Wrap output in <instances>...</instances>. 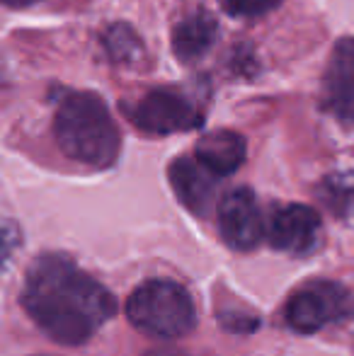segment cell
<instances>
[{
	"label": "cell",
	"mask_w": 354,
	"mask_h": 356,
	"mask_svg": "<svg viewBox=\"0 0 354 356\" xmlns=\"http://www.w3.org/2000/svg\"><path fill=\"white\" fill-rule=\"evenodd\" d=\"M22 308L47 337L63 347L88 342L117 310L114 296L63 254H42L27 269Z\"/></svg>",
	"instance_id": "6da1fadb"
},
{
	"label": "cell",
	"mask_w": 354,
	"mask_h": 356,
	"mask_svg": "<svg viewBox=\"0 0 354 356\" xmlns=\"http://www.w3.org/2000/svg\"><path fill=\"white\" fill-rule=\"evenodd\" d=\"M54 136L66 158L95 170L112 168L122 150L117 124L95 92H68L58 102Z\"/></svg>",
	"instance_id": "7a4b0ae2"
},
{
	"label": "cell",
	"mask_w": 354,
	"mask_h": 356,
	"mask_svg": "<svg viewBox=\"0 0 354 356\" xmlns=\"http://www.w3.org/2000/svg\"><path fill=\"white\" fill-rule=\"evenodd\" d=\"M127 315L138 332L158 339H179L197 325L189 291L168 279H151L138 286L127 300Z\"/></svg>",
	"instance_id": "3957f363"
},
{
	"label": "cell",
	"mask_w": 354,
	"mask_h": 356,
	"mask_svg": "<svg viewBox=\"0 0 354 356\" xmlns=\"http://www.w3.org/2000/svg\"><path fill=\"white\" fill-rule=\"evenodd\" d=\"M287 323L301 334H313L328 325L342 323L354 315V296L337 282H308L298 286L287 300Z\"/></svg>",
	"instance_id": "277c9868"
},
{
	"label": "cell",
	"mask_w": 354,
	"mask_h": 356,
	"mask_svg": "<svg viewBox=\"0 0 354 356\" xmlns=\"http://www.w3.org/2000/svg\"><path fill=\"white\" fill-rule=\"evenodd\" d=\"M124 109L134 127L156 136L184 134L202 124V114L194 107V102L177 90H151Z\"/></svg>",
	"instance_id": "5b68a950"
},
{
	"label": "cell",
	"mask_w": 354,
	"mask_h": 356,
	"mask_svg": "<svg viewBox=\"0 0 354 356\" xmlns=\"http://www.w3.org/2000/svg\"><path fill=\"white\" fill-rule=\"evenodd\" d=\"M218 230L228 248L238 252H250L265 238V220L255 194L248 187L231 189L218 202Z\"/></svg>",
	"instance_id": "8992f818"
},
{
	"label": "cell",
	"mask_w": 354,
	"mask_h": 356,
	"mask_svg": "<svg viewBox=\"0 0 354 356\" xmlns=\"http://www.w3.org/2000/svg\"><path fill=\"white\" fill-rule=\"evenodd\" d=\"M321 216L311 207L303 204H287L274 209L272 218L267 223V240L274 250H282L289 254H308L321 243Z\"/></svg>",
	"instance_id": "52a82bcc"
},
{
	"label": "cell",
	"mask_w": 354,
	"mask_h": 356,
	"mask_svg": "<svg viewBox=\"0 0 354 356\" xmlns=\"http://www.w3.org/2000/svg\"><path fill=\"white\" fill-rule=\"evenodd\" d=\"M323 104L340 122L354 124V37L332 47L323 75Z\"/></svg>",
	"instance_id": "ba28073f"
},
{
	"label": "cell",
	"mask_w": 354,
	"mask_h": 356,
	"mask_svg": "<svg viewBox=\"0 0 354 356\" xmlns=\"http://www.w3.org/2000/svg\"><path fill=\"white\" fill-rule=\"evenodd\" d=\"M170 184L177 199L192 213L204 216L214 202L218 177H214L197 158H177L170 165Z\"/></svg>",
	"instance_id": "9c48e42d"
},
{
	"label": "cell",
	"mask_w": 354,
	"mask_h": 356,
	"mask_svg": "<svg viewBox=\"0 0 354 356\" xmlns=\"http://www.w3.org/2000/svg\"><path fill=\"white\" fill-rule=\"evenodd\" d=\"M246 138L236 131H228V129L204 134L194 148V158L218 179L236 172L246 163Z\"/></svg>",
	"instance_id": "30bf717a"
},
{
	"label": "cell",
	"mask_w": 354,
	"mask_h": 356,
	"mask_svg": "<svg viewBox=\"0 0 354 356\" xmlns=\"http://www.w3.org/2000/svg\"><path fill=\"white\" fill-rule=\"evenodd\" d=\"M218 24L207 10L187 15L179 19L172 29V51L182 63H194L209 54V49L216 44Z\"/></svg>",
	"instance_id": "8fae6325"
},
{
	"label": "cell",
	"mask_w": 354,
	"mask_h": 356,
	"mask_svg": "<svg viewBox=\"0 0 354 356\" xmlns=\"http://www.w3.org/2000/svg\"><path fill=\"white\" fill-rule=\"evenodd\" d=\"M104 47H107L112 61L122 63V66H136L143 58V44L138 34L127 24H114L104 34Z\"/></svg>",
	"instance_id": "7c38bea8"
},
{
	"label": "cell",
	"mask_w": 354,
	"mask_h": 356,
	"mask_svg": "<svg viewBox=\"0 0 354 356\" xmlns=\"http://www.w3.org/2000/svg\"><path fill=\"white\" fill-rule=\"evenodd\" d=\"M282 0H221L223 10L233 17H243V19H252V17H262V15L272 13Z\"/></svg>",
	"instance_id": "4fadbf2b"
},
{
	"label": "cell",
	"mask_w": 354,
	"mask_h": 356,
	"mask_svg": "<svg viewBox=\"0 0 354 356\" xmlns=\"http://www.w3.org/2000/svg\"><path fill=\"white\" fill-rule=\"evenodd\" d=\"M15 245H17V233L10 225L0 223V269L8 264L10 254H13Z\"/></svg>",
	"instance_id": "5bb4252c"
},
{
	"label": "cell",
	"mask_w": 354,
	"mask_h": 356,
	"mask_svg": "<svg viewBox=\"0 0 354 356\" xmlns=\"http://www.w3.org/2000/svg\"><path fill=\"white\" fill-rule=\"evenodd\" d=\"M5 8H29V5L39 3V0H0Z\"/></svg>",
	"instance_id": "9a60e30c"
},
{
	"label": "cell",
	"mask_w": 354,
	"mask_h": 356,
	"mask_svg": "<svg viewBox=\"0 0 354 356\" xmlns=\"http://www.w3.org/2000/svg\"><path fill=\"white\" fill-rule=\"evenodd\" d=\"M146 356H187L179 349H156V352H148Z\"/></svg>",
	"instance_id": "2e32d148"
},
{
	"label": "cell",
	"mask_w": 354,
	"mask_h": 356,
	"mask_svg": "<svg viewBox=\"0 0 354 356\" xmlns=\"http://www.w3.org/2000/svg\"><path fill=\"white\" fill-rule=\"evenodd\" d=\"M0 83H3V71H0Z\"/></svg>",
	"instance_id": "e0dca14e"
}]
</instances>
